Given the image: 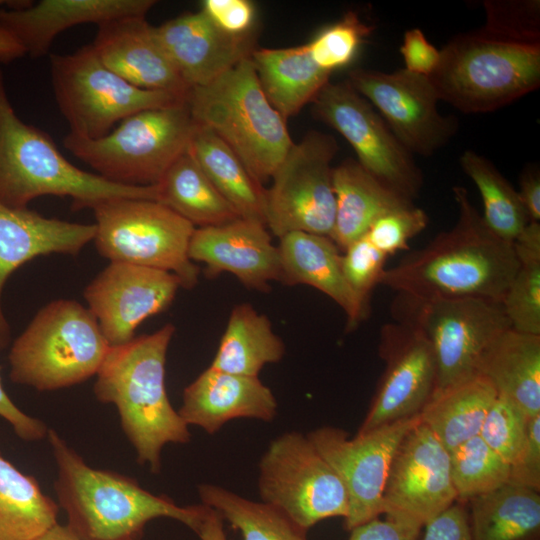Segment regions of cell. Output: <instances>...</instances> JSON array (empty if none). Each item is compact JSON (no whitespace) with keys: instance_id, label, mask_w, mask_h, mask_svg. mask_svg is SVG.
Returning <instances> with one entry per match:
<instances>
[{"instance_id":"5bb4252c","label":"cell","mask_w":540,"mask_h":540,"mask_svg":"<svg viewBox=\"0 0 540 540\" xmlns=\"http://www.w3.org/2000/svg\"><path fill=\"white\" fill-rule=\"evenodd\" d=\"M316 118L336 130L352 147L357 162L400 196L414 201L423 174L381 115L347 81L331 83L312 101Z\"/></svg>"},{"instance_id":"d4e9b609","label":"cell","mask_w":540,"mask_h":540,"mask_svg":"<svg viewBox=\"0 0 540 540\" xmlns=\"http://www.w3.org/2000/svg\"><path fill=\"white\" fill-rule=\"evenodd\" d=\"M277 400L258 377L232 374L208 367L185 387L178 410L184 422L217 433L228 421L250 418L270 422Z\"/></svg>"},{"instance_id":"f546056e","label":"cell","mask_w":540,"mask_h":540,"mask_svg":"<svg viewBox=\"0 0 540 540\" xmlns=\"http://www.w3.org/2000/svg\"><path fill=\"white\" fill-rule=\"evenodd\" d=\"M473 540H540V493L507 482L467 503Z\"/></svg>"},{"instance_id":"d6986e66","label":"cell","mask_w":540,"mask_h":540,"mask_svg":"<svg viewBox=\"0 0 540 540\" xmlns=\"http://www.w3.org/2000/svg\"><path fill=\"white\" fill-rule=\"evenodd\" d=\"M181 283L174 274L128 263L110 262L83 296L110 346L134 338L147 318L166 310Z\"/></svg>"},{"instance_id":"9c48e42d","label":"cell","mask_w":540,"mask_h":540,"mask_svg":"<svg viewBox=\"0 0 540 540\" xmlns=\"http://www.w3.org/2000/svg\"><path fill=\"white\" fill-rule=\"evenodd\" d=\"M92 210L101 256L170 272L186 289L198 283L199 269L188 254L195 226L179 214L158 201L137 198L104 200Z\"/></svg>"},{"instance_id":"836d02e7","label":"cell","mask_w":540,"mask_h":540,"mask_svg":"<svg viewBox=\"0 0 540 540\" xmlns=\"http://www.w3.org/2000/svg\"><path fill=\"white\" fill-rule=\"evenodd\" d=\"M158 202L196 228L218 226L238 218L187 149L157 185Z\"/></svg>"},{"instance_id":"ac0fdd59","label":"cell","mask_w":540,"mask_h":540,"mask_svg":"<svg viewBox=\"0 0 540 540\" xmlns=\"http://www.w3.org/2000/svg\"><path fill=\"white\" fill-rule=\"evenodd\" d=\"M379 353L385 370L358 434L419 415L435 391V356L417 328L398 321L385 324Z\"/></svg>"},{"instance_id":"8d00e7d4","label":"cell","mask_w":540,"mask_h":540,"mask_svg":"<svg viewBox=\"0 0 540 540\" xmlns=\"http://www.w3.org/2000/svg\"><path fill=\"white\" fill-rule=\"evenodd\" d=\"M202 504L215 510L241 540H307L282 513L264 502L241 497L223 487L202 484L198 487Z\"/></svg>"},{"instance_id":"2e32d148","label":"cell","mask_w":540,"mask_h":540,"mask_svg":"<svg viewBox=\"0 0 540 540\" xmlns=\"http://www.w3.org/2000/svg\"><path fill=\"white\" fill-rule=\"evenodd\" d=\"M347 82L371 103L412 155H434L458 131V119L438 111L439 98L429 77L404 68L390 73L358 68L349 72Z\"/></svg>"},{"instance_id":"4dcf8cb0","label":"cell","mask_w":540,"mask_h":540,"mask_svg":"<svg viewBox=\"0 0 540 540\" xmlns=\"http://www.w3.org/2000/svg\"><path fill=\"white\" fill-rule=\"evenodd\" d=\"M188 150L240 218L266 225L265 189L220 137L196 124Z\"/></svg>"},{"instance_id":"7dc6e473","label":"cell","mask_w":540,"mask_h":540,"mask_svg":"<svg viewBox=\"0 0 540 540\" xmlns=\"http://www.w3.org/2000/svg\"><path fill=\"white\" fill-rule=\"evenodd\" d=\"M400 53L407 71L429 77L436 69L440 50L428 41L423 31L412 28L404 33Z\"/></svg>"},{"instance_id":"ab89813d","label":"cell","mask_w":540,"mask_h":540,"mask_svg":"<svg viewBox=\"0 0 540 540\" xmlns=\"http://www.w3.org/2000/svg\"><path fill=\"white\" fill-rule=\"evenodd\" d=\"M373 29V26L364 23L355 12L349 11L306 43L308 53L321 70L332 74L353 61Z\"/></svg>"},{"instance_id":"11a10c76","label":"cell","mask_w":540,"mask_h":540,"mask_svg":"<svg viewBox=\"0 0 540 540\" xmlns=\"http://www.w3.org/2000/svg\"><path fill=\"white\" fill-rule=\"evenodd\" d=\"M37 540H89L71 529L67 524L61 525L59 523L55 524L49 530H47L43 535H41ZM134 540V539H128Z\"/></svg>"},{"instance_id":"60d3db41","label":"cell","mask_w":540,"mask_h":540,"mask_svg":"<svg viewBox=\"0 0 540 540\" xmlns=\"http://www.w3.org/2000/svg\"><path fill=\"white\" fill-rule=\"evenodd\" d=\"M480 33L515 43L540 44L539 0H487Z\"/></svg>"},{"instance_id":"db71d44e","label":"cell","mask_w":540,"mask_h":540,"mask_svg":"<svg viewBox=\"0 0 540 540\" xmlns=\"http://www.w3.org/2000/svg\"><path fill=\"white\" fill-rule=\"evenodd\" d=\"M25 54L22 45L0 26V63H10Z\"/></svg>"},{"instance_id":"e0dca14e","label":"cell","mask_w":540,"mask_h":540,"mask_svg":"<svg viewBox=\"0 0 540 540\" xmlns=\"http://www.w3.org/2000/svg\"><path fill=\"white\" fill-rule=\"evenodd\" d=\"M456 501L449 451L419 420L392 457L382 493V514L422 530Z\"/></svg>"},{"instance_id":"816d5d0a","label":"cell","mask_w":540,"mask_h":540,"mask_svg":"<svg viewBox=\"0 0 540 540\" xmlns=\"http://www.w3.org/2000/svg\"><path fill=\"white\" fill-rule=\"evenodd\" d=\"M518 194L529 221H540V173L536 166H527L519 179Z\"/></svg>"},{"instance_id":"30bf717a","label":"cell","mask_w":540,"mask_h":540,"mask_svg":"<svg viewBox=\"0 0 540 540\" xmlns=\"http://www.w3.org/2000/svg\"><path fill=\"white\" fill-rule=\"evenodd\" d=\"M391 311L395 321L417 328L431 345L434 393L476 375L483 352L510 328L502 303L481 298L397 294Z\"/></svg>"},{"instance_id":"7bdbcfd3","label":"cell","mask_w":540,"mask_h":540,"mask_svg":"<svg viewBox=\"0 0 540 540\" xmlns=\"http://www.w3.org/2000/svg\"><path fill=\"white\" fill-rule=\"evenodd\" d=\"M341 256L345 280L366 317L370 295L380 280L387 256L365 236L348 245Z\"/></svg>"},{"instance_id":"484cf974","label":"cell","mask_w":540,"mask_h":540,"mask_svg":"<svg viewBox=\"0 0 540 540\" xmlns=\"http://www.w3.org/2000/svg\"><path fill=\"white\" fill-rule=\"evenodd\" d=\"M279 239L281 282L308 285L321 291L343 309L349 329L357 326L365 316L345 280L342 254L333 240L300 231Z\"/></svg>"},{"instance_id":"681fc988","label":"cell","mask_w":540,"mask_h":540,"mask_svg":"<svg viewBox=\"0 0 540 540\" xmlns=\"http://www.w3.org/2000/svg\"><path fill=\"white\" fill-rule=\"evenodd\" d=\"M422 531L377 517L351 529L348 540H421Z\"/></svg>"},{"instance_id":"cb8c5ba5","label":"cell","mask_w":540,"mask_h":540,"mask_svg":"<svg viewBox=\"0 0 540 540\" xmlns=\"http://www.w3.org/2000/svg\"><path fill=\"white\" fill-rule=\"evenodd\" d=\"M154 0H41L21 9H0V26L33 58L48 53L63 31L81 24L146 17Z\"/></svg>"},{"instance_id":"7c38bea8","label":"cell","mask_w":540,"mask_h":540,"mask_svg":"<svg viewBox=\"0 0 540 540\" xmlns=\"http://www.w3.org/2000/svg\"><path fill=\"white\" fill-rule=\"evenodd\" d=\"M262 502L304 532L328 518L348 513L345 488L307 435L297 431L273 439L259 462Z\"/></svg>"},{"instance_id":"74e56055","label":"cell","mask_w":540,"mask_h":540,"mask_svg":"<svg viewBox=\"0 0 540 540\" xmlns=\"http://www.w3.org/2000/svg\"><path fill=\"white\" fill-rule=\"evenodd\" d=\"M450 454V474L458 502L490 492L509 481V463L476 435Z\"/></svg>"},{"instance_id":"f35d334b","label":"cell","mask_w":540,"mask_h":540,"mask_svg":"<svg viewBox=\"0 0 540 540\" xmlns=\"http://www.w3.org/2000/svg\"><path fill=\"white\" fill-rule=\"evenodd\" d=\"M513 247L518 269L501 303L511 329L540 336V251Z\"/></svg>"},{"instance_id":"277c9868","label":"cell","mask_w":540,"mask_h":540,"mask_svg":"<svg viewBox=\"0 0 540 540\" xmlns=\"http://www.w3.org/2000/svg\"><path fill=\"white\" fill-rule=\"evenodd\" d=\"M70 197L74 210L113 198L157 201L155 186H127L84 171L59 151L43 130L22 121L7 95L0 67V202L27 208L41 196Z\"/></svg>"},{"instance_id":"bcb514c9","label":"cell","mask_w":540,"mask_h":540,"mask_svg":"<svg viewBox=\"0 0 540 540\" xmlns=\"http://www.w3.org/2000/svg\"><path fill=\"white\" fill-rule=\"evenodd\" d=\"M202 11L223 32L236 36H249L252 30L256 11L248 0H205Z\"/></svg>"},{"instance_id":"3957f363","label":"cell","mask_w":540,"mask_h":540,"mask_svg":"<svg viewBox=\"0 0 540 540\" xmlns=\"http://www.w3.org/2000/svg\"><path fill=\"white\" fill-rule=\"evenodd\" d=\"M175 333L172 324L131 341L110 346L99 368L94 394L103 403L114 404L137 461L157 473L161 451L168 443L191 439L188 425L168 398L165 385L166 355Z\"/></svg>"},{"instance_id":"9a60e30c","label":"cell","mask_w":540,"mask_h":540,"mask_svg":"<svg viewBox=\"0 0 540 540\" xmlns=\"http://www.w3.org/2000/svg\"><path fill=\"white\" fill-rule=\"evenodd\" d=\"M420 415L395 421L349 438L342 429L325 426L307 434L340 478L348 498L344 528L382 514V493L394 452Z\"/></svg>"},{"instance_id":"ee69618b","label":"cell","mask_w":540,"mask_h":540,"mask_svg":"<svg viewBox=\"0 0 540 540\" xmlns=\"http://www.w3.org/2000/svg\"><path fill=\"white\" fill-rule=\"evenodd\" d=\"M426 212L414 204L392 210L370 226L366 237L387 257L407 250L409 241L428 225Z\"/></svg>"},{"instance_id":"ffe728a7","label":"cell","mask_w":540,"mask_h":540,"mask_svg":"<svg viewBox=\"0 0 540 540\" xmlns=\"http://www.w3.org/2000/svg\"><path fill=\"white\" fill-rule=\"evenodd\" d=\"M188 254L193 262L205 264L210 277L228 272L246 287L259 291H268L270 282L281 281L278 246L260 222L238 218L195 228Z\"/></svg>"},{"instance_id":"e575fe53","label":"cell","mask_w":540,"mask_h":540,"mask_svg":"<svg viewBox=\"0 0 540 540\" xmlns=\"http://www.w3.org/2000/svg\"><path fill=\"white\" fill-rule=\"evenodd\" d=\"M58 511L36 478L0 456V540H37L58 523Z\"/></svg>"},{"instance_id":"8fae6325","label":"cell","mask_w":540,"mask_h":540,"mask_svg":"<svg viewBox=\"0 0 540 540\" xmlns=\"http://www.w3.org/2000/svg\"><path fill=\"white\" fill-rule=\"evenodd\" d=\"M50 78L70 134L97 139L137 112L169 106L186 96L144 90L108 69L91 44L69 54H50Z\"/></svg>"},{"instance_id":"c3c4849f","label":"cell","mask_w":540,"mask_h":540,"mask_svg":"<svg viewBox=\"0 0 540 540\" xmlns=\"http://www.w3.org/2000/svg\"><path fill=\"white\" fill-rule=\"evenodd\" d=\"M421 540H473L467 506L456 501L424 527Z\"/></svg>"},{"instance_id":"83f0119b","label":"cell","mask_w":540,"mask_h":540,"mask_svg":"<svg viewBox=\"0 0 540 540\" xmlns=\"http://www.w3.org/2000/svg\"><path fill=\"white\" fill-rule=\"evenodd\" d=\"M333 188L336 214L331 239L341 250L365 236L382 215L414 204L386 187L352 158L333 167Z\"/></svg>"},{"instance_id":"f5cc1de1","label":"cell","mask_w":540,"mask_h":540,"mask_svg":"<svg viewBox=\"0 0 540 540\" xmlns=\"http://www.w3.org/2000/svg\"><path fill=\"white\" fill-rule=\"evenodd\" d=\"M223 519L210 507L206 506L203 518L195 533L201 540H227L223 528Z\"/></svg>"},{"instance_id":"4fadbf2b","label":"cell","mask_w":540,"mask_h":540,"mask_svg":"<svg viewBox=\"0 0 540 540\" xmlns=\"http://www.w3.org/2000/svg\"><path fill=\"white\" fill-rule=\"evenodd\" d=\"M337 151L332 135L315 130L292 144L265 189L266 227L273 235L300 231L331 238L336 214L331 162Z\"/></svg>"},{"instance_id":"603a6c76","label":"cell","mask_w":540,"mask_h":540,"mask_svg":"<svg viewBox=\"0 0 540 540\" xmlns=\"http://www.w3.org/2000/svg\"><path fill=\"white\" fill-rule=\"evenodd\" d=\"M154 29L189 89L212 82L253 51L249 36L223 32L202 10L184 13Z\"/></svg>"},{"instance_id":"1f68e13d","label":"cell","mask_w":540,"mask_h":540,"mask_svg":"<svg viewBox=\"0 0 540 540\" xmlns=\"http://www.w3.org/2000/svg\"><path fill=\"white\" fill-rule=\"evenodd\" d=\"M284 353V343L274 332L267 316L250 304L241 303L230 313L210 367L258 377L265 365L279 362Z\"/></svg>"},{"instance_id":"ba28073f","label":"cell","mask_w":540,"mask_h":540,"mask_svg":"<svg viewBox=\"0 0 540 540\" xmlns=\"http://www.w3.org/2000/svg\"><path fill=\"white\" fill-rule=\"evenodd\" d=\"M195 128L185 100L132 114L97 139L67 133L63 145L110 182L155 186L188 149Z\"/></svg>"},{"instance_id":"9f6ffc18","label":"cell","mask_w":540,"mask_h":540,"mask_svg":"<svg viewBox=\"0 0 540 540\" xmlns=\"http://www.w3.org/2000/svg\"><path fill=\"white\" fill-rule=\"evenodd\" d=\"M32 3V1L27 0H12V1H4L0 0V7L3 5L8 6L9 9H21L29 6Z\"/></svg>"},{"instance_id":"d590c367","label":"cell","mask_w":540,"mask_h":540,"mask_svg":"<svg viewBox=\"0 0 540 540\" xmlns=\"http://www.w3.org/2000/svg\"><path fill=\"white\" fill-rule=\"evenodd\" d=\"M459 163L481 195L484 222L494 234L512 243L530 222L518 191L492 161L473 150L464 151Z\"/></svg>"},{"instance_id":"d6a6232c","label":"cell","mask_w":540,"mask_h":540,"mask_svg":"<svg viewBox=\"0 0 540 540\" xmlns=\"http://www.w3.org/2000/svg\"><path fill=\"white\" fill-rule=\"evenodd\" d=\"M496 397L492 385L476 374L434 393L420 412V421L450 452L479 435L486 413Z\"/></svg>"},{"instance_id":"f907efd6","label":"cell","mask_w":540,"mask_h":540,"mask_svg":"<svg viewBox=\"0 0 540 540\" xmlns=\"http://www.w3.org/2000/svg\"><path fill=\"white\" fill-rule=\"evenodd\" d=\"M1 369V367H0ZM0 416L12 427L16 435L25 441H37L47 437L46 424L20 410L5 392L0 377Z\"/></svg>"},{"instance_id":"52a82bcc","label":"cell","mask_w":540,"mask_h":540,"mask_svg":"<svg viewBox=\"0 0 540 540\" xmlns=\"http://www.w3.org/2000/svg\"><path fill=\"white\" fill-rule=\"evenodd\" d=\"M109 348L88 308L75 300H54L13 342L9 377L38 391L70 387L96 375Z\"/></svg>"},{"instance_id":"5b68a950","label":"cell","mask_w":540,"mask_h":540,"mask_svg":"<svg viewBox=\"0 0 540 540\" xmlns=\"http://www.w3.org/2000/svg\"><path fill=\"white\" fill-rule=\"evenodd\" d=\"M186 103L195 123L220 137L260 185L294 143L286 120L266 98L250 56L212 82L189 89Z\"/></svg>"},{"instance_id":"8992f818","label":"cell","mask_w":540,"mask_h":540,"mask_svg":"<svg viewBox=\"0 0 540 540\" xmlns=\"http://www.w3.org/2000/svg\"><path fill=\"white\" fill-rule=\"evenodd\" d=\"M429 79L439 100L463 113L495 111L539 87L540 44L459 34L440 50Z\"/></svg>"},{"instance_id":"7402d4cb","label":"cell","mask_w":540,"mask_h":540,"mask_svg":"<svg viewBox=\"0 0 540 540\" xmlns=\"http://www.w3.org/2000/svg\"><path fill=\"white\" fill-rule=\"evenodd\" d=\"M95 224L49 218L27 208L0 202V351L10 341V327L2 312L1 295L9 276L32 259L48 254L77 255L94 240Z\"/></svg>"},{"instance_id":"f6af8a7d","label":"cell","mask_w":540,"mask_h":540,"mask_svg":"<svg viewBox=\"0 0 540 540\" xmlns=\"http://www.w3.org/2000/svg\"><path fill=\"white\" fill-rule=\"evenodd\" d=\"M509 482L540 490V414L529 418L524 443L509 464Z\"/></svg>"},{"instance_id":"7a4b0ae2","label":"cell","mask_w":540,"mask_h":540,"mask_svg":"<svg viewBox=\"0 0 540 540\" xmlns=\"http://www.w3.org/2000/svg\"><path fill=\"white\" fill-rule=\"evenodd\" d=\"M57 466L55 491L67 525L89 540H139L153 519L177 520L195 532L206 510L203 504L179 506L155 495L131 477L90 467L59 435L47 434Z\"/></svg>"},{"instance_id":"44dd1931","label":"cell","mask_w":540,"mask_h":540,"mask_svg":"<svg viewBox=\"0 0 540 540\" xmlns=\"http://www.w3.org/2000/svg\"><path fill=\"white\" fill-rule=\"evenodd\" d=\"M91 46L108 69L137 88L188 93L146 17H124L98 26Z\"/></svg>"},{"instance_id":"6da1fadb","label":"cell","mask_w":540,"mask_h":540,"mask_svg":"<svg viewBox=\"0 0 540 540\" xmlns=\"http://www.w3.org/2000/svg\"><path fill=\"white\" fill-rule=\"evenodd\" d=\"M458 218L425 247L384 270L380 284L415 297H470L502 302L517 269L513 244L494 234L468 191L454 186Z\"/></svg>"},{"instance_id":"4316f807","label":"cell","mask_w":540,"mask_h":540,"mask_svg":"<svg viewBox=\"0 0 540 540\" xmlns=\"http://www.w3.org/2000/svg\"><path fill=\"white\" fill-rule=\"evenodd\" d=\"M477 374L529 417L540 414V336L503 331L483 352Z\"/></svg>"},{"instance_id":"f1b7e54d","label":"cell","mask_w":540,"mask_h":540,"mask_svg":"<svg viewBox=\"0 0 540 540\" xmlns=\"http://www.w3.org/2000/svg\"><path fill=\"white\" fill-rule=\"evenodd\" d=\"M250 58L266 98L285 120L312 103L331 75L313 62L306 44L253 49Z\"/></svg>"},{"instance_id":"b9f144b4","label":"cell","mask_w":540,"mask_h":540,"mask_svg":"<svg viewBox=\"0 0 540 540\" xmlns=\"http://www.w3.org/2000/svg\"><path fill=\"white\" fill-rule=\"evenodd\" d=\"M529 418L518 406L497 396L486 413L479 436L510 464L524 443Z\"/></svg>"}]
</instances>
